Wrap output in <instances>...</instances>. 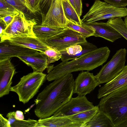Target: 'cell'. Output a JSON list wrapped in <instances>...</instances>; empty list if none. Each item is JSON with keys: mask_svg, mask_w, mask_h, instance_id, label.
Listing matches in <instances>:
<instances>
[{"mask_svg": "<svg viewBox=\"0 0 127 127\" xmlns=\"http://www.w3.org/2000/svg\"><path fill=\"white\" fill-rule=\"evenodd\" d=\"M74 81L70 73L47 86L35 100L36 116L39 118L49 117L68 102L73 94Z\"/></svg>", "mask_w": 127, "mask_h": 127, "instance_id": "cell-1", "label": "cell"}, {"mask_svg": "<svg viewBox=\"0 0 127 127\" xmlns=\"http://www.w3.org/2000/svg\"><path fill=\"white\" fill-rule=\"evenodd\" d=\"M110 52L107 47H102L70 61L62 62L52 67L47 75L46 80L51 81L73 72L93 70L106 61Z\"/></svg>", "mask_w": 127, "mask_h": 127, "instance_id": "cell-2", "label": "cell"}, {"mask_svg": "<svg viewBox=\"0 0 127 127\" xmlns=\"http://www.w3.org/2000/svg\"><path fill=\"white\" fill-rule=\"evenodd\" d=\"M97 106L110 118L114 127H120L127 120V86L101 98Z\"/></svg>", "mask_w": 127, "mask_h": 127, "instance_id": "cell-3", "label": "cell"}, {"mask_svg": "<svg viewBox=\"0 0 127 127\" xmlns=\"http://www.w3.org/2000/svg\"><path fill=\"white\" fill-rule=\"evenodd\" d=\"M47 74L33 71L21 77L18 83L11 86L10 91L15 93L19 101L25 104L37 94L46 79Z\"/></svg>", "mask_w": 127, "mask_h": 127, "instance_id": "cell-4", "label": "cell"}, {"mask_svg": "<svg viewBox=\"0 0 127 127\" xmlns=\"http://www.w3.org/2000/svg\"><path fill=\"white\" fill-rule=\"evenodd\" d=\"M37 24L35 19L27 18L24 12L20 11L14 16L11 23L0 35V42L17 37H36L33 29Z\"/></svg>", "mask_w": 127, "mask_h": 127, "instance_id": "cell-5", "label": "cell"}, {"mask_svg": "<svg viewBox=\"0 0 127 127\" xmlns=\"http://www.w3.org/2000/svg\"><path fill=\"white\" fill-rule=\"evenodd\" d=\"M127 16V7L119 8L100 0H95L88 12L81 19L88 23L114 17Z\"/></svg>", "mask_w": 127, "mask_h": 127, "instance_id": "cell-6", "label": "cell"}, {"mask_svg": "<svg viewBox=\"0 0 127 127\" xmlns=\"http://www.w3.org/2000/svg\"><path fill=\"white\" fill-rule=\"evenodd\" d=\"M127 53L125 48L120 49L111 59L102 67L95 75L99 84L110 82L121 71L125 66Z\"/></svg>", "mask_w": 127, "mask_h": 127, "instance_id": "cell-7", "label": "cell"}, {"mask_svg": "<svg viewBox=\"0 0 127 127\" xmlns=\"http://www.w3.org/2000/svg\"><path fill=\"white\" fill-rule=\"evenodd\" d=\"M86 39L78 32L66 27L55 37L44 42L60 51L71 46L87 42Z\"/></svg>", "mask_w": 127, "mask_h": 127, "instance_id": "cell-8", "label": "cell"}, {"mask_svg": "<svg viewBox=\"0 0 127 127\" xmlns=\"http://www.w3.org/2000/svg\"><path fill=\"white\" fill-rule=\"evenodd\" d=\"M67 22L64 10L63 0H54L40 24L64 29L66 27Z\"/></svg>", "mask_w": 127, "mask_h": 127, "instance_id": "cell-9", "label": "cell"}, {"mask_svg": "<svg viewBox=\"0 0 127 127\" xmlns=\"http://www.w3.org/2000/svg\"><path fill=\"white\" fill-rule=\"evenodd\" d=\"M95 107L85 95L72 97L70 100L59 109L53 115L55 116H68L87 110Z\"/></svg>", "mask_w": 127, "mask_h": 127, "instance_id": "cell-10", "label": "cell"}, {"mask_svg": "<svg viewBox=\"0 0 127 127\" xmlns=\"http://www.w3.org/2000/svg\"><path fill=\"white\" fill-rule=\"evenodd\" d=\"M10 58L0 60V97L8 94L16 74V69Z\"/></svg>", "mask_w": 127, "mask_h": 127, "instance_id": "cell-11", "label": "cell"}, {"mask_svg": "<svg viewBox=\"0 0 127 127\" xmlns=\"http://www.w3.org/2000/svg\"><path fill=\"white\" fill-rule=\"evenodd\" d=\"M99 84L93 73L82 71L74 81L73 93L79 95H85L93 91Z\"/></svg>", "mask_w": 127, "mask_h": 127, "instance_id": "cell-12", "label": "cell"}, {"mask_svg": "<svg viewBox=\"0 0 127 127\" xmlns=\"http://www.w3.org/2000/svg\"><path fill=\"white\" fill-rule=\"evenodd\" d=\"M39 52L13 44L8 40L0 42V60L12 57L34 54Z\"/></svg>", "mask_w": 127, "mask_h": 127, "instance_id": "cell-13", "label": "cell"}, {"mask_svg": "<svg viewBox=\"0 0 127 127\" xmlns=\"http://www.w3.org/2000/svg\"><path fill=\"white\" fill-rule=\"evenodd\" d=\"M127 86V65L112 80L106 83L98 90V99L105 96L112 92Z\"/></svg>", "mask_w": 127, "mask_h": 127, "instance_id": "cell-14", "label": "cell"}, {"mask_svg": "<svg viewBox=\"0 0 127 127\" xmlns=\"http://www.w3.org/2000/svg\"><path fill=\"white\" fill-rule=\"evenodd\" d=\"M97 48L95 45L87 41L73 45L60 51L62 55L61 60L63 62H67Z\"/></svg>", "mask_w": 127, "mask_h": 127, "instance_id": "cell-15", "label": "cell"}, {"mask_svg": "<svg viewBox=\"0 0 127 127\" xmlns=\"http://www.w3.org/2000/svg\"><path fill=\"white\" fill-rule=\"evenodd\" d=\"M37 121L36 127H85V124L74 122L67 116L53 115Z\"/></svg>", "mask_w": 127, "mask_h": 127, "instance_id": "cell-16", "label": "cell"}, {"mask_svg": "<svg viewBox=\"0 0 127 127\" xmlns=\"http://www.w3.org/2000/svg\"><path fill=\"white\" fill-rule=\"evenodd\" d=\"M83 23L91 26L94 29L95 32L94 36L95 37H102L113 42L122 36L107 22H95L88 23Z\"/></svg>", "mask_w": 127, "mask_h": 127, "instance_id": "cell-17", "label": "cell"}, {"mask_svg": "<svg viewBox=\"0 0 127 127\" xmlns=\"http://www.w3.org/2000/svg\"><path fill=\"white\" fill-rule=\"evenodd\" d=\"M17 57L28 66L31 67L33 71L42 72L46 68L49 67L47 63V56L41 52Z\"/></svg>", "mask_w": 127, "mask_h": 127, "instance_id": "cell-18", "label": "cell"}, {"mask_svg": "<svg viewBox=\"0 0 127 127\" xmlns=\"http://www.w3.org/2000/svg\"><path fill=\"white\" fill-rule=\"evenodd\" d=\"M8 40L13 44L34 50L43 53L46 50L50 48L44 42L36 37H17Z\"/></svg>", "mask_w": 127, "mask_h": 127, "instance_id": "cell-19", "label": "cell"}, {"mask_svg": "<svg viewBox=\"0 0 127 127\" xmlns=\"http://www.w3.org/2000/svg\"><path fill=\"white\" fill-rule=\"evenodd\" d=\"M63 29L37 24L34 26L33 29L36 37L44 42L55 37Z\"/></svg>", "mask_w": 127, "mask_h": 127, "instance_id": "cell-20", "label": "cell"}, {"mask_svg": "<svg viewBox=\"0 0 127 127\" xmlns=\"http://www.w3.org/2000/svg\"><path fill=\"white\" fill-rule=\"evenodd\" d=\"M114 127L110 118L106 114L99 111L89 122L85 124V127Z\"/></svg>", "mask_w": 127, "mask_h": 127, "instance_id": "cell-21", "label": "cell"}, {"mask_svg": "<svg viewBox=\"0 0 127 127\" xmlns=\"http://www.w3.org/2000/svg\"><path fill=\"white\" fill-rule=\"evenodd\" d=\"M97 106L92 109L67 117L73 121L85 124L89 122L99 111Z\"/></svg>", "mask_w": 127, "mask_h": 127, "instance_id": "cell-22", "label": "cell"}, {"mask_svg": "<svg viewBox=\"0 0 127 127\" xmlns=\"http://www.w3.org/2000/svg\"><path fill=\"white\" fill-rule=\"evenodd\" d=\"M15 115L14 111L9 112L6 115L11 127H36L37 121L31 119L27 120L17 119Z\"/></svg>", "mask_w": 127, "mask_h": 127, "instance_id": "cell-23", "label": "cell"}, {"mask_svg": "<svg viewBox=\"0 0 127 127\" xmlns=\"http://www.w3.org/2000/svg\"><path fill=\"white\" fill-rule=\"evenodd\" d=\"M63 4L65 14L67 19L76 24L82 25L83 23L80 17L69 0H63Z\"/></svg>", "mask_w": 127, "mask_h": 127, "instance_id": "cell-24", "label": "cell"}, {"mask_svg": "<svg viewBox=\"0 0 127 127\" xmlns=\"http://www.w3.org/2000/svg\"><path fill=\"white\" fill-rule=\"evenodd\" d=\"M66 27L77 32L85 38L94 35V29L92 26L83 23L82 25L76 24L68 20Z\"/></svg>", "mask_w": 127, "mask_h": 127, "instance_id": "cell-25", "label": "cell"}, {"mask_svg": "<svg viewBox=\"0 0 127 127\" xmlns=\"http://www.w3.org/2000/svg\"><path fill=\"white\" fill-rule=\"evenodd\" d=\"M107 23L127 40V28L122 17H116L109 19Z\"/></svg>", "mask_w": 127, "mask_h": 127, "instance_id": "cell-26", "label": "cell"}, {"mask_svg": "<svg viewBox=\"0 0 127 127\" xmlns=\"http://www.w3.org/2000/svg\"><path fill=\"white\" fill-rule=\"evenodd\" d=\"M20 11L7 3L5 0H0V17L15 15Z\"/></svg>", "mask_w": 127, "mask_h": 127, "instance_id": "cell-27", "label": "cell"}, {"mask_svg": "<svg viewBox=\"0 0 127 127\" xmlns=\"http://www.w3.org/2000/svg\"><path fill=\"white\" fill-rule=\"evenodd\" d=\"M44 53L47 56V63L49 65L59 60L62 56L59 51L51 47L46 50Z\"/></svg>", "mask_w": 127, "mask_h": 127, "instance_id": "cell-28", "label": "cell"}, {"mask_svg": "<svg viewBox=\"0 0 127 127\" xmlns=\"http://www.w3.org/2000/svg\"><path fill=\"white\" fill-rule=\"evenodd\" d=\"M42 0H24L27 10L31 13L40 12V5Z\"/></svg>", "mask_w": 127, "mask_h": 127, "instance_id": "cell-29", "label": "cell"}, {"mask_svg": "<svg viewBox=\"0 0 127 127\" xmlns=\"http://www.w3.org/2000/svg\"><path fill=\"white\" fill-rule=\"evenodd\" d=\"M54 0H42L40 5V13L42 16V21L44 18Z\"/></svg>", "mask_w": 127, "mask_h": 127, "instance_id": "cell-30", "label": "cell"}, {"mask_svg": "<svg viewBox=\"0 0 127 127\" xmlns=\"http://www.w3.org/2000/svg\"><path fill=\"white\" fill-rule=\"evenodd\" d=\"M8 3L19 11L24 12L27 10L25 4L19 0H5Z\"/></svg>", "mask_w": 127, "mask_h": 127, "instance_id": "cell-31", "label": "cell"}, {"mask_svg": "<svg viewBox=\"0 0 127 127\" xmlns=\"http://www.w3.org/2000/svg\"><path fill=\"white\" fill-rule=\"evenodd\" d=\"M103 0L105 2L118 7H126L127 6V0Z\"/></svg>", "mask_w": 127, "mask_h": 127, "instance_id": "cell-32", "label": "cell"}, {"mask_svg": "<svg viewBox=\"0 0 127 127\" xmlns=\"http://www.w3.org/2000/svg\"><path fill=\"white\" fill-rule=\"evenodd\" d=\"M0 127H11L8 119L4 117L1 114H0Z\"/></svg>", "mask_w": 127, "mask_h": 127, "instance_id": "cell-33", "label": "cell"}, {"mask_svg": "<svg viewBox=\"0 0 127 127\" xmlns=\"http://www.w3.org/2000/svg\"><path fill=\"white\" fill-rule=\"evenodd\" d=\"M15 15H8L3 17H0V20L4 22L7 27L11 23Z\"/></svg>", "mask_w": 127, "mask_h": 127, "instance_id": "cell-34", "label": "cell"}, {"mask_svg": "<svg viewBox=\"0 0 127 127\" xmlns=\"http://www.w3.org/2000/svg\"><path fill=\"white\" fill-rule=\"evenodd\" d=\"M77 10V13L80 17L82 13V0H74Z\"/></svg>", "mask_w": 127, "mask_h": 127, "instance_id": "cell-35", "label": "cell"}, {"mask_svg": "<svg viewBox=\"0 0 127 127\" xmlns=\"http://www.w3.org/2000/svg\"><path fill=\"white\" fill-rule=\"evenodd\" d=\"M15 117L17 119L21 120L24 119V116L23 113L21 111L18 110L15 112Z\"/></svg>", "mask_w": 127, "mask_h": 127, "instance_id": "cell-36", "label": "cell"}, {"mask_svg": "<svg viewBox=\"0 0 127 127\" xmlns=\"http://www.w3.org/2000/svg\"><path fill=\"white\" fill-rule=\"evenodd\" d=\"M0 35L2 33L3 31L5 29L7 26L4 22L1 20H0Z\"/></svg>", "mask_w": 127, "mask_h": 127, "instance_id": "cell-37", "label": "cell"}, {"mask_svg": "<svg viewBox=\"0 0 127 127\" xmlns=\"http://www.w3.org/2000/svg\"><path fill=\"white\" fill-rule=\"evenodd\" d=\"M69 1L77 13V9L74 0H69Z\"/></svg>", "mask_w": 127, "mask_h": 127, "instance_id": "cell-38", "label": "cell"}, {"mask_svg": "<svg viewBox=\"0 0 127 127\" xmlns=\"http://www.w3.org/2000/svg\"><path fill=\"white\" fill-rule=\"evenodd\" d=\"M120 127H127V120L123 123Z\"/></svg>", "mask_w": 127, "mask_h": 127, "instance_id": "cell-39", "label": "cell"}, {"mask_svg": "<svg viewBox=\"0 0 127 127\" xmlns=\"http://www.w3.org/2000/svg\"><path fill=\"white\" fill-rule=\"evenodd\" d=\"M124 21L125 25L127 28V16L125 17Z\"/></svg>", "mask_w": 127, "mask_h": 127, "instance_id": "cell-40", "label": "cell"}, {"mask_svg": "<svg viewBox=\"0 0 127 127\" xmlns=\"http://www.w3.org/2000/svg\"><path fill=\"white\" fill-rule=\"evenodd\" d=\"M20 0L23 3H24L25 4L24 0Z\"/></svg>", "mask_w": 127, "mask_h": 127, "instance_id": "cell-41", "label": "cell"}]
</instances>
